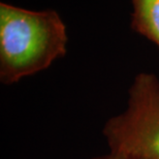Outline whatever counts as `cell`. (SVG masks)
<instances>
[{"label":"cell","instance_id":"cell-2","mask_svg":"<svg viewBox=\"0 0 159 159\" xmlns=\"http://www.w3.org/2000/svg\"><path fill=\"white\" fill-rule=\"evenodd\" d=\"M111 153L129 159H159V79L138 73L128 89L126 108L102 129Z\"/></svg>","mask_w":159,"mask_h":159},{"label":"cell","instance_id":"cell-3","mask_svg":"<svg viewBox=\"0 0 159 159\" xmlns=\"http://www.w3.org/2000/svg\"><path fill=\"white\" fill-rule=\"evenodd\" d=\"M131 1V29L159 47V0Z\"/></svg>","mask_w":159,"mask_h":159},{"label":"cell","instance_id":"cell-4","mask_svg":"<svg viewBox=\"0 0 159 159\" xmlns=\"http://www.w3.org/2000/svg\"><path fill=\"white\" fill-rule=\"evenodd\" d=\"M91 159H129V158L120 156V155H117V154H114V153H111V152H109L107 154L100 155V156H96V157H93Z\"/></svg>","mask_w":159,"mask_h":159},{"label":"cell","instance_id":"cell-1","mask_svg":"<svg viewBox=\"0 0 159 159\" xmlns=\"http://www.w3.org/2000/svg\"><path fill=\"white\" fill-rule=\"evenodd\" d=\"M66 26L52 9L0 3V81L4 85L48 69L66 53Z\"/></svg>","mask_w":159,"mask_h":159}]
</instances>
